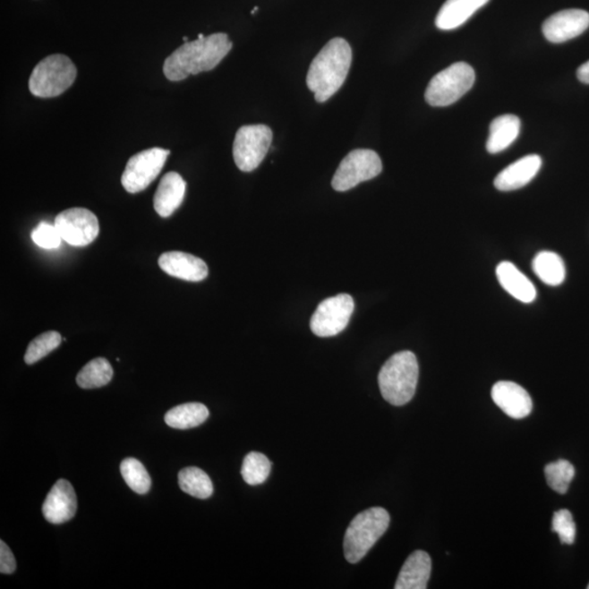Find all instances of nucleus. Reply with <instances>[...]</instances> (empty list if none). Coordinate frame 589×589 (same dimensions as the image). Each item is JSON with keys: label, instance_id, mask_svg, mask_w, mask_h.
<instances>
[{"label": "nucleus", "instance_id": "f257e3e1", "mask_svg": "<svg viewBox=\"0 0 589 589\" xmlns=\"http://www.w3.org/2000/svg\"><path fill=\"white\" fill-rule=\"evenodd\" d=\"M233 43L226 33H216L184 43L164 63L163 72L169 81H182L218 66L231 52Z\"/></svg>", "mask_w": 589, "mask_h": 589}, {"label": "nucleus", "instance_id": "f03ea898", "mask_svg": "<svg viewBox=\"0 0 589 589\" xmlns=\"http://www.w3.org/2000/svg\"><path fill=\"white\" fill-rule=\"evenodd\" d=\"M353 61L351 45L332 38L314 57L307 74V86L318 103L327 102L343 86Z\"/></svg>", "mask_w": 589, "mask_h": 589}, {"label": "nucleus", "instance_id": "7ed1b4c3", "mask_svg": "<svg viewBox=\"0 0 589 589\" xmlns=\"http://www.w3.org/2000/svg\"><path fill=\"white\" fill-rule=\"evenodd\" d=\"M419 367L415 354H394L379 373V388L384 399L394 406H403L415 396Z\"/></svg>", "mask_w": 589, "mask_h": 589}, {"label": "nucleus", "instance_id": "20e7f679", "mask_svg": "<svg viewBox=\"0 0 589 589\" xmlns=\"http://www.w3.org/2000/svg\"><path fill=\"white\" fill-rule=\"evenodd\" d=\"M390 514L383 508L359 513L349 524L344 538V555L349 563H357L376 545L390 525Z\"/></svg>", "mask_w": 589, "mask_h": 589}, {"label": "nucleus", "instance_id": "39448f33", "mask_svg": "<svg viewBox=\"0 0 589 589\" xmlns=\"http://www.w3.org/2000/svg\"><path fill=\"white\" fill-rule=\"evenodd\" d=\"M77 78V68L64 55L45 57L33 69L29 80L30 92L42 98H56L66 92Z\"/></svg>", "mask_w": 589, "mask_h": 589}, {"label": "nucleus", "instance_id": "423d86ee", "mask_svg": "<svg viewBox=\"0 0 589 589\" xmlns=\"http://www.w3.org/2000/svg\"><path fill=\"white\" fill-rule=\"evenodd\" d=\"M475 79V72L468 64H453L432 78L426 90V101L434 107H448L465 96Z\"/></svg>", "mask_w": 589, "mask_h": 589}, {"label": "nucleus", "instance_id": "0eeeda50", "mask_svg": "<svg viewBox=\"0 0 589 589\" xmlns=\"http://www.w3.org/2000/svg\"><path fill=\"white\" fill-rule=\"evenodd\" d=\"M273 132L266 124H248L238 129L234 140L235 163L242 172L251 173L260 166L271 147Z\"/></svg>", "mask_w": 589, "mask_h": 589}, {"label": "nucleus", "instance_id": "6e6552de", "mask_svg": "<svg viewBox=\"0 0 589 589\" xmlns=\"http://www.w3.org/2000/svg\"><path fill=\"white\" fill-rule=\"evenodd\" d=\"M381 172V158L376 152L368 149H354L339 164L332 179V187L339 192H348L357 184L377 177Z\"/></svg>", "mask_w": 589, "mask_h": 589}, {"label": "nucleus", "instance_id": "1a4fd4ad", "mask_svg": "<svg viewBox=\"0 0 589 589\" xmlns=\"http://www.w3.org/2000/svg\"><path fill=\"white\" fill-rule=\"evenodd\" d=\"M169 149L153 148L129 159L122 176V184L129 193H138L156 181L169 156Z\"/></svg>", "mask_w": 589, "mask_h": 589}, {"label": "nucleus", "instance_id": "9d476101", "mask_svg": "<svg viewBox=\"0 0 589 589\" xmlns=\"http://www.w3.org/2000/svg\"><path fill=\"white\" fill-rule=\"evenodd\" d=\"M355 303L351 294H339L319 303L311 320L313 334L320 337H332L348 326Z\"/></svg>", "mask_w": 589, "mask_h": 589}, {"label": "nucleus", "instance_id": "9b49d317", "mask_svg": "<svg viewBox=\"0 0 589 589\" xmlns=\"http://www.w3.org/2000/svg\"><path fill=\"white\" fill-rule=\"evenodd\" d=\"M63 241L72 246L84 247L96 241L99 224L96 214L84 208H72L59 213L55 218Z\"/></svg>", "mask_w": 589, "mask_h": 589}, {"label": "nucleus", "instance_id": "f8f14e48", "mask_svg": "<svg viewBox=\"0 0 589 589\" xmlns=\"http://www.w3.org/2000/svg\"><path fill=\"white\" fill-rule=\"evenodd\" d=\"M589 28V13L585 10H562L543 23L542 32L549 42L564 43L580 37Z\"/></svg>", "mask_w": 589, "mask_h": 589}, {"label": "nucleus", "instance_id": "ddd939ff", "mask_svg": "<svg viewBox=\"0 0 589 589\" xmlns=\"http://www.w3.org/2000/svg\"><path fill=\"white\" fill-rule=\"evenodd\" d=\"M77 507L76 491L72 483L66 479H59L45 499L42 512L47 522L63 524L76 516Z\"/></svg>", "mask_w": 589, "mask_h": 589}, {"label": "nucleus", "instance_id": "4468645a", "mask_svg": "<svg viewBox=\"0 0 589 589\" xmlns=\"http://www.w3.org/2000/svg\"><path fill=\"white\" fill-rule=\"evenodd\" d=\"M491 397L496 405L513 419L525 418L533 411L531 396L516 382H497L492 388Z\"/></svg>", "mask_w": 589, "mask_h": 589}, {"label": "nucleus", "instance_id": "2eb2a0df", "mask_svg": "<svg viewBox=\"0 0 589 589\" xmlns=\"http://www.w3.org/2000/svg\"><path fill=\"white\" fill-rule=\"evenodd\" d=\"M158 266L168 276L188 282H201L209 274L207 263L191 253L168 252L158 259Z\"/></svg>", "mask_w": 589, "mask_h": 589}, {"label": "nucleus", "instance_id": "dca6fc26", "mask_svg": "<svg viewBox=\"0 0 589 589\" xmlns=\"http://www.w3.org/2000/svg\"><path fill=\"white\" fill-rule=\"evenodd\" d=\"M542 165V158L536 154L524 157L504 168L494 179V186L500 192L517 191L533 181Z\"/></svg>", "mask_w": 589, "mask_h": 589}, {"label": "nucleus", "instance_id": "f3484780", "mask_svg": "<svg viewBox=\"0 0 589 589\" xmlns=\"http://www.w3.org/2000/svg\"><path fill=\"white\" fill-rule=\"evenodd\" d=\"M186 182L178 173L169 172L164 175L154 196V209L159 217H171L181 207L186 194Z\"/></svg>", "mask_w": 589, "mask_h": 589}, {"label": "nucleus", "instance_id": "a211bd4d", "mask_svg": "<svg viewBox=\"0 0 589 589\" xmlns=\"http://www.w3.org/2000/svg\"><path fill=\"white\" fill-rule=\"evenodd\" d=\"M431 574V559L427 552L416 551L407 558L398 574L396 589H426Z\"/></svg>", "mask_w": 589, "mask_h": 589}, {"label": "nucleus", "instance_id": "6ab92c4d", "mask_svg": "<svg viewBox=\"0 0 589 589\" xmlns=\"http://www.w3.org/2000/svg\"><path fill=\"white\" fill-rule=\"evenodd\" d=\"M489 0H447L436 18V26L442 31L456 30L485 6Z\"/></svg>", "mask_w": 589, "mask_h": 589}, {"label": "nucleus", "instance_id": "aec40b11", "mask_svg": "<svg viewBox=\"0 0 589 589\" xmlns=\"http://www.w3.org/2000/svg\"><path fill=\"white\" fill-rule=\"evenodd\" d=\"M496 273L499 283L512 297L524 303L535 301L537 296L535 286L513 263L501 262L497 267Z\"/></svg>", "mask_w": 589, "mask_h": 589}, {"label": "nucleus", "instance_id": "412c9836", "mask_svg": "<svg viewBox=\"0 0 589 589\" xmlns=\"http://www.w3.org/2000/svg\"><path fill=\"white\" fill-rule=\"evenodd\" d=\"M520 132V118L514 115H503L493 119L489 131L487 151L491 154L504 151L516 141Z\"/></svg>", "mask_w": 589, "mask_h": 589}, {"label": "nucleus", "instance_id": "4be33fe9", "mask_svg": "<svg viewBox=\"0 0 589 589\" xmlns=\"http://www.w3.org/2000/svg\"><path fill=\"white\" fill-rule=\"evenodd\" d=\"M209 415V409L203 404L186 403L169 409L164 419L167 426L186 431L202 425Z\"/></svg>", "mask_w": 589, "mask_h": 589}, {"label": "nucleus", "instance_id": "5701e85b", "mask_svg": "<svg viewBox=\"0 0 589 589\" xmlns=\"http://www.w3.org/2000/svg\"><path fill=\"white\" fill-rule=\"evenodd\" d=\"M533 269L536 276L547 286H559L567 276L566 264L558 253L542 252L533 260Z\"/></svg>", "mask_w": 589, "mask_h": 589}, {"label": "nucleus", "instance_id": "b1692460", "mask_svg": "<svg viewBox=\"0 0 589 589\" xmlns=\"http://www.w3.org/2000/svg\"><path fill=\"white\" fill-rule=\"evenodd\" d=\"M178 485L184 492L198 499H208L213 493L211 478L198 467L182 469L178 474Z\"/></svg>", "mask_w": 589, "mask_h": 589}, {"label": "nucleus", "instance_id": "393cba45", "mask_svg": "<svg viewBox=\"0 0 589 589\" xmlns=\"http://www.w3.org/2000/svg\"><path fill=\"white\" fill-rule=\"evenodd\" d=\"M111 363L103 357L93 359L78 373L77 383L82 388H98L107 386L113 378Z\"/></svg>", "mask_w": 589, "mask_h": 589}, {"label": "nucleus", "instance_id": "a878e982", "mask_svg": "<svg viewBox=\"0 0 589 589\" xmlns=\"http://www.w3.org/2000/svg\"><path fill=\"white\" fill-rule=\"evenodd\" d=\"M121 473L124 481L134 492L146 494L151 489V477L138 459L132 457L124 459L121 464Z\"/></svg>", "mask_w": 589, "mask_h": 589}, {"label": "nucleus", "instance_id": "bb28decb", "mask_svg": "<svg viewBox=\"0 0 589 589\" xmlns=\"http://www.w3.org/2000/svg\"><path fill=\"white\" fill-rule=\"evenodd\" d=\"M271 467V462L264 454L252 452L243 459L242 476L248 485H260L267 481Z\"/></svg>", "mask_w": 589, "mask_h": 589}, {"label": "nucleus", "instance_id": "cd10ccee", "mask_svg": "<svg viewBox=\"0 0 589 589\" xmlns=\"http://www.w3.org/2000/svg\"><path fill=\"white\" fill-rule=\"evenodd\" d=\"M548 486L560 494L567 493L570 483L576 476V468L566 459L548 464L545 467Z\"/></svg>", "mask_w": 589, "mask_h": 589}, {"label": "nucleus", "instance_id": "c85d7f7f", "mask_svg": "<svg viewBox=\"0 0 589 589\" xmlns=\"http://www.w3.org/2000/svg\"><path fill=\"white\" fill-rule=\"evenodd\" d=\"M62 341L61 334L56 331L41 334L29 344L26 355H24V362L28 364H33L41 361L42 358L47 356L49 353L61 346Z\"/></svg>", "mask_w": 589, "mask_h": 589}, {"label": "nucleus", "instance_id": "c756f323", "mask_svg": "<svg viewBox=\"0 0 589 589\" xmlns=\"http://www.w3.org/2000/svg\"><path fill=\"white\" fill-rule=\"evenodd\" d=\"M552 532L558 534L563 545H573L576 538V525L572 513L566 508L553 514Z\"/></svg>", "mask_w": 589, "mask_h": 589}, {"label": "nucleus", "instance_id": "7c9ffc66", "mask_svg": "<svg viewBox=\"0 0 589 589\" xmlns=\"http://www.w3.org/2000/svg\"><path fill=\"white\" fill-rule=\"evenodd\" d=\"M33 242L44 249H56L61 246L63 238L56 226L47 222L39 223L31 234Z\"/></svg>", "mask_w": 589, "mask_h": 589}, {"label": "nucleus", "instance_id": "2f4dec72", "mask_svg": "<svg viewBox=\"0 0 589 589\" xmlns=\"http://www.w3.org/2000/svg\"><path fill=\"white\" fill-rule=\"evenodd\" d=\"M17 563L13 553L9 547L2 541L0 542V572L2 574H13L16 571Z\"/></svg>", "mask_w": 589, "mask_h": 589}, {"label": "nucleus", "instance_id": "473e14b6", "mask_svg": "<svg viewBox=\"0 0 589 589\" xmlns=\"http://www.w3.org/2000/svg\"><path fill=\"white\" fill-rule=\"evenodd\" d=\"M577 78L581 82L589 84V61L577 69Z\"/></svg>", "mask_w": 589, "mask_h": 589}, {"label": "nucleus", "instance_id": "72a5a7b5", "mask_svg": "<svg viewBox=\"0 0 589 589\" xmlns=\"http://www.w3.org/2000/svg\"><path fill=\"white\" fill-rule=\"evenodd\" d=\"M184 43H188V42H191V41H189V39H188L187 37H184Z\"/></svg>", "mask_w": 589, "mask_h": 589}, {"label": "nucleus", "instance_id": "f704fd0d", "mask_svg": "<svg viewBox=\"0 0 589 589\" xmlns=\"http://www.w3.org/2000/svg\"><path fill=\"white\" fill-rule=\"evenodd\" d=\"M257 10H259V7L254 8V9L252 10V14L256 13Z\"/></svg>", "mask_w": 589, "mask_h": 589}, {"label": "nucleus", "instance_id": "c9c22d12", "mask_svg": "<svg viewBox=\"0 0 589 589\" xmlns=\"http://www.w3.org/2000/svg\"><path fill=\"white\" fill-rule=\"evenodd\" d=\"M204 38V35H203V34H199L198 38Z\"/></svg>", "mask_w": 589, "mask_h": 589}, {"label": "nucleus", "instance_id": "e433bc0d", "mask_svg": "<svg viewBox=\"0 0 589 589\" xmlns=\"http://www.w3.org/2000/svg\"><path fill=\"white\" fill-rule=\"evenodd\" d=\"M587 588L589 589V584H588V586H587Z\"/></svg>", "mask_w": 589, "mask_h": 589}]
</instances>
